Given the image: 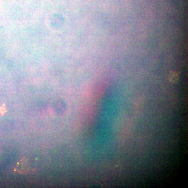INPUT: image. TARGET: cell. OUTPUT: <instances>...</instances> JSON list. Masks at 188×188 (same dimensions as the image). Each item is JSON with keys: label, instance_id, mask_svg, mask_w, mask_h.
Masks as SVG:
<instances>
[{"label": "cell", "instance_id": "obj_1", "mask_svg": "<svg viewBox=\"0 0 188 188\" xmlns=\"http://www.w3.org/2000/svg\"><path fill=\"white\" fill-rule=\"evenodd\" d=\"M179 80V76L176 72H171L168 76L169 81L171 83L176 84L178 83Z\"/></svg>", "mask_w": 188, "mask_h": 188}]
</instances>
